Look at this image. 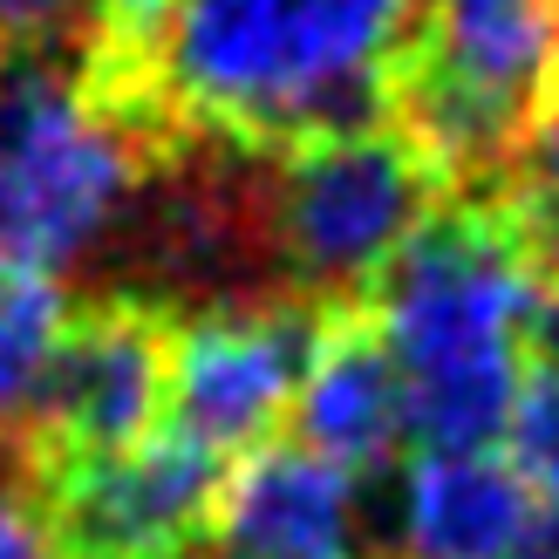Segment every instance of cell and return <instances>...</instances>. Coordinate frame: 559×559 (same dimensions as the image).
I'll return each mask as SVG.
<instances>
[{
    "label": "cell",
    "mask_w": 559,
    "mask_h": 559,
    "mask_svg": "<svg viewBox=\"0 0 559 559\" xmlns=\"http://www.w3.org/2000/svg\"><path fill=\"white\" fill-rule=\"evenodd\" d=\"M424 0H151L82 62L130 117L233 151L389 123V82Z\"/></svg>",
    "instance_id": "obj_1"
},
{
    "label": "cell",
    "mask_w": 559,
    "mask_h": 559,
    "mask_svg": "<svg viewBox=\"0 0 559 559\" xmlns=\"http://www.w3.org/2000/svg\"><path fill=\"white\" fill-rule=\"evenodd\" d=\"M546 280L498 199H443L369 287L416 451H498L533 369Z\"/></svg>",
    "instance_id": "obj_2"
},
{
    "label": "cell",
    "mask_w": 559,
    "mask_h": 559,
    "mask_svg": "<svg viewBox=\"0 0 559 559\" xmlns=\"http://www.w3.org/2000/svg\"><path fill=\"white\" fill-rule=\"evenodd\" d=\"M144 117L69 55H0V253L75 273L130 233L151 185Z\"/></svg>",
    "instance_id": "obj_3"
},
{
    "label": "cell",
    "mask_w": 559,
    "mask_h": 559,
    "mask_svg": "<svg viewBox=\"0 0 559 559\" xmlns=\"http://www.w3.org/2000/svg\"><path fill=\"white\" fill-rule=\"evenodd\" d=\"M552 90L559 0H424L389 82V123L457 191L506 171Z\"/></svg>",
    "instance_id": "obj_4"
},
{
    "label": "cell",
    "mask_w": 559,
    "mask_h": 559,
    "mask_svg": "<svg viewBox=\"0 0 559 559\" xmlns=\"http://www.w3.org/2000/svg\"><path fill=\"white\" fill-rule=\"evenodd\" d=\"M443 199L451 191L396 123L300 136L273 151L266 171H253L266 266H280L287 294L314 307L369 294L376 273Z\"/></svg>",
    "instance_id": "obj_5"
},
{
    "label": "cell",
    "mask_w": 559,
    "mask_h": 559,
    "mask_svg": "<svg viewBox=\"0 0 559 559\" xmlns=\"http://www.w3.org/2000/svg\"><path fill=\"white\" fill-rule=\"evenodd\" d=\"M321 321L328 314L300 294L205 300L199 314H185L164 361V430L199 443L205 457L273 443L321 342Z\"/></svg>",
    "instance_id": "obj_6"
},
{
    "label": "cell",
    "mask_w": 559,
    "mask_h": 559,
    "mask_svg": "<svg viewBox=\"0 0 559 559\" xmlns=\"http://www.w3.org/2000/svg\"><path fill=\"white\" fill-rule=\"evenodd\" d=\"M164 361H171V328L136 300H109L75 314L62 334V355L41 382V403L27 416L35 457L90 464L136 451L164 430Z\"/></svg>",
    "instance_id": "obj_7"
},
{
    "label": "cell",
    "mask_w": 559,
    "mask_h": 559,
    "mask_svg": "<svg viewBox=\"0 0 559 559\" xmlns=\"http://www.w3.org/2000/svg\"><path fill=\"white\" fill-rule=\"evenodd\" d=\"M218 491V457L178 430L144 437L136 451L55 464L48 498L69 559H164L205 533Z\"/></svg>",
    "instance_id": "obj_8"
},
{
    "label": "cell",
    "mask_w": 559,
    "mask_h": 559,
    "mask_svg": "<svg viewBox=\"0 0 559 559\" xmlns=\"http://www.w3.org/2000/svg\"><path fill=\"white\" fill-rule=\"evenodd\" d=\"M205 533L239 559H369L376 498L355 471L280 437L218 464Z\"/></svg>",
    "instance_id": "obj_9"
},
{
    "label": "cell",
    "mask_w": 559,
    "mask_h": 559,
    "mask_svg": "<svg viewBox=\"0 0 559 559\" xmlns=\"http://www.w3.org/2000/svg\"><path fill=\"white\" fill-rule=\"evenodd\" d=\"M382 525L403 559H533L552 512L498 451H409Z\"/></svg>",
    "instance_id": "obj_10"
},
{
    "label": "cell",
    "mask_w": 559,
    "mask_h": 559,
    "mask_svg": "<svg viewBox=\"0 0 559 559\" xmlns=\"http://www.w3.org/2000/svg\"><path fill=\"white\" fill-rule=\"evenodd\" d=\"M294 443H307L314 457L355 471L361 485L389 471L403 457V382L389 369L382 342L369 334L361 314H328L321 321V342L307 355V376L294 389Z\"/></svg>",
    "instance_id": "obj_11"
},
{
    "label": "cell",
    "mask_w": 559,
    "mask_h": 559,
    "mask_svg": "<svg viewBox=\"0 0 559 559\" xmlns=\"http://www.w3.org/2000/svg\"><path fill=\"white\" fill-rule=\"evenodd\" d=\"M69 321V280L0 253V437H27V416L41 403V382L62 355Z\"/></svg>",
    "instance_id": "obj_12"
},
{
    "label": "cell",
    "mask_w": 559,
    "mask_h": 559,
    "mask_svg": "<svg viewBox=\"0 0 559 559\" xmlns=\"http://www.w3.org/2000/svg\"><path fill=\"white\" fill-rule=\"evenodd\" d=\"M498 205H506L519 246L533 253L539 280L559 287V90L546 96V109L525 123L519 151L498 171Z\"/></svg>",
    "instance_id": "obj_13"
},
{
    "label": "cell",
    "mask_w": 559,
    "mask_h": 559,
    "mask_svg": "<svg viewBox=\"0 0 559 559\" xmlns=\"http://www.w3.org/2000/svg\"><path fill=\"white\" fill-rule=\"evenodd\" d=\"M506 457L525 485H533V498L559 519V369H546V361H533L519 382V403H512V424H506Z\"/></svg>",
    "instance_id": "obj_14"
},
{
    "label": "cell",
    "mask_w": 559,
    "mask_h": 559,
    "mask_svg": "<svg viewBox=\"0 0 559 559\" xmlns=\"http://www.w3.org/2000/svg\"><path fill=\"white\" fill-rule=\"evenodd\" d=\"M0 559H69L48 498V464L0 437Z\"/></svg>",
    "instance_id": "obj_15"
},
{
    "label": "cell",
    "mask_w": 559,
    "mask_h": 559,
    "mask_svg": "<svg viewBox=\"0 0 559 559\" xmlns=\"http://www.w3.org/2000/svg\"><path fill=\"white\" fill-rule=\"evenodd\" d=\"M123 0H0V55H90Z\"/></svg>",
    "instance_id": "obj_16"
},
{
    "label": "cell",
    "mask_w": 559,
    "mask_h": 559,
    "mask_svg": "<svg viewBox=\"0 0 559 559\" xmlns=\"http://www.w3.org/2000/svg\"><path fill=\"white\" fill-rule=\"evenodd\" d=\"M533 361L559 369V287H546V300H539V321H533Z\"/></svg>",
    "instance_id": "obj_17"
},
{
    "label": "cell",
    "mask_w": 559,
    "mask_h": 559,
    "mask_svg": "<svg viewBox=\"0 0 559 559\" xmlns=\"http://www.w3.org/2000/svg\"><path fill=\"white\" fill-rule=\"evenodd\" d=\"M164 559H239V552H233V546H218L212 533H199V539H185L178 552H164Z\"/></svg>",
    "instance_id": "obj_18"
},
{
    "label": "cell",
    "mask_w": 559,
    "mask_h": 559,
    "mask_svg": "<svg viewBox=\"0 0 559 559\" xmlns=\"http://www.w3.org/2000/svg\"><path fill=\"white\" fill-rule=\"evenodd\" d=\"M533 559H559V552H552V546H546V552H533Z\"/></svg>",
    "instance_id": "obj_19"
}]
</instances>
